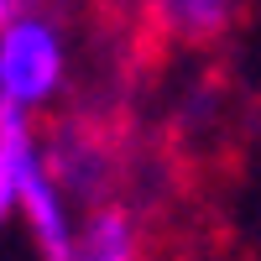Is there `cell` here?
I'll return each instance as SVG.
<instances>
[{"label": "cell", "mask_w": 261, "mask_h": 261, "mask_svg": "<svg viewBox=\"0 0 261 261\" xmlns=\"http://www.w3.org/2000/svg\"><path fill=\"white\" fill-rule=\"evenodd\" d=\"M42 157H47L58 188L68 193V204L89 214L99 204H115L125 183V130L105 115H68L53 120V130L42 136Z\"/></svg>", "instance_id": "cell-1"}, {"label": "cell", "mask_w": 261, "mask_h": 261, "mask_svg": "<svg viewBox=\"0 0 261 261\" xmlns=\"http://www.w3.org/2000/svg\"><path fill=\"white\" fill-rule=\"evenodd\" d=\"M68 79V42L63 27L42 11H21L0 32V94L21 110L53 105Z\"/></svg>", "instance_id": "cell-2"}, {"label": "cell", "mask_w": 261, "mask_h": 261, "mask_svg": "<svg viewBox=\"0 0 261 261\" xmlns=\"http://www.w3.org/2000/svg\"><path fill=\"white\" fill-rule=\"evenodd\" d=\"M146 21L178 47H214L241 27V0H146Z\"/></svg>", "instance_id": "cell-3"}, {"label": "cell", "mask_w": 261, "mask_h": 261, "mask_svg": "<svg viewBox=\"0 0 261 261\" xmlns=\"http://www.w3.org/2000/svg\"><path fill=\"white\" fill-rule=\"evenodd\" d=\"M73 261H146V225L130 204H99L84 214Z\"/></svg>", "instance_id": "cell-4"}, {"label": "cell", "mask_w": 261, "mask_h": 261, "mask_svg": "<svg viewBox=\"0 0 261 261\" xmlns=\"http://www.w3.org/2000/svg\"><path fill=\"white\" fill-rule=\"evenodd\" d=\"M16 204H21V193H16V162H11V146L0 141V225L11 220Z\"/></svg>", "instance_id": "cell-5"}, {"label": "cell", "mask_w": 261, "mask_h": 261, "mask_svg": "<svg viewBox=\"0 0 261 261\" xmlns=\"http://www.w3.org/2000/svg\"><path fill=\"white\" fill-rule=\"evenodd\" d=\"M16 16H21V11H16V0H0V32H6Z\"/></svg>", "instance_id": "cell-6"}]
</instances>
